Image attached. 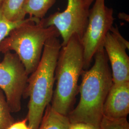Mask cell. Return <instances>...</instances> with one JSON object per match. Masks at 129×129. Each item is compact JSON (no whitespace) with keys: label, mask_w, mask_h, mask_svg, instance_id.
Instances as JSON below:
<instances>
[{"label":"cell","mask_w":129,"mask_h":129,"mask_svg":"<svg viewBox=\"0 0 129 129\" xmlns=\"http://www.w3.org/2000/svg\"><path fill=\"white\" fill-rule=\"evenodd\" d=\"M129 113V81L113 83L103 108V115L109 118H127Z\"/></svg>","instance_id":"obj_9"},{"label":"cell","mask_w":129,"mask_h":129,"mask_svg":"<svg viewBox=\"0 0 129 129\" xmlns=\"http://www.w3.org/2000/svg\"><path fill=\"white\" fill-rule=\"evenodd\" d=\"M68 129H100L84 122L70 123Z\"/></svg>","instance_id":"obj_17"},{"label":"cell","mask_w":129,"mask_h":129,"mask_svg":"<svg viewBox=\"0 0 129 129\" xmlns=\"http://www.w3.org/2000/svg\"><path fill=\"white\" fill-rule=\"evenodd\" d=\"M113 10L105 0H95L89 10L88 22L81 41L83 48L84 69L89 68L97 51L103 48L106 36L112 27Z\"/></svg>","instance_id":"obj_5"},{"label":"cell","mask_w":129,"mask_h":129,"mask_svg":"<svg viewBox=\"0 0 129 129\" xmlns=\"http://www.w3.org/2000/svg\"><path fill=\"white\" fill-rule=\"evenodd\" d=\"M51 37L45 44L37 69L28 77L23 98H29L26 116L31 129H38L46 107L51 102L55 81V69L61 43Z\"/></svg>","instance_id":"obj_2"},{"label":"cell","mask_w":129,"mask_h":129,"mask_svg":"<svg viewBox=\"0 0 129 129\" xmlns=\"http://www.w3.org/2000/svg\"><path fill=\"white\" fill-rule=\"evenodd\" d=\"M2 1H3V0H0V5L2 4Z\"/></svg>","instance_id":"obj_18"},{"label":"cell","mask_w":129,"mask_h":129,"mask_svg":"<svg viewBox=\"0 0 129 129\" xmlns=\"http://www.w3.org/2000/svg\"><path fill=\"white\" fill-rule=\"evenodd\" d=\"M40 20L30 17L26 18L0 43V53L14 51L28 75L37 69L46 42L51 37L60 36L55 27H45Z\"/></svg>","instance_id":"obj_4"},{"label":"cell","mask_w":129,"mask_h":129,"mask_svg":"<svg viewBox=\"0 0 129 129\" xmlns=\"http://www.w3.org/2000/svg\"><path fill=\"white\" fill-rule=\"evenodd\" d=\"M129 47V42L112 26L106 36L103 48L111 64L113 83L129 81V57L126 52Z\"/></svg>","instance_id":"obj_8"},{"label":"cell","mask_w":129,"mask_h":129,"mask_svg":"<svg viewBox=\"0 0 129 129\" xmlns=\"http://www.w3.org/2000/svg\"><path fill=\"white\" fill-rule=\"evenodd\" d=\"M95 0H68L67 8L40 20L45 27L53 26L60 34L65 45L74 35L81 38L87 27L90 7Z\"/></svg>","instance_id":"obj_6"},{"label":"cell","mask_w":129,"mask_h":129,"mask_svg":"<svg viewBox=\"0 0 129 129\" xmlns=\"http://www.w3.org/2000/svg\"><path fill=\"white\" fill-rule=\"evenodd\" d=\"M2 90L0 89V129H7L14 121Z\"/></svg>","instance_id":"obj_13"},{"label":"cell","mask_w":129,"mask_h":129,"mask_svg":"<svg viewBox=\"0 0 129 129\" xmlns=\"http://www.w3.org/2000/svg\"><path fill=\"white\" fill-rule=\"evenodd\" d=\"M25 0H3L2 8L5 17L12 22H18L25 19L23 5Z\"/></svg>","instance_id":"obj_12"},{"label":"cell","mask_w":129,"mask_h":129,"mask_svg":"<svg viewBox=\"0 0 129 129\" xmlns=\"http://www.w3.org/2000/svg\"><path fill=\"white\" fill-rule=\"evenodd\" d=\"M70 123L67 116L55 111L49 104L46 107L38 129H68Z\"/></svg>","instance_id":"obj_10"},{"label":"cell","mask_w":129,"mask_h":129,"mask_svg":"<svg viewBox=\"0 0 129 129\" xmlns=\"http://www.w3.org/2000/svg\"><path fill=\"white\" fill-rule=\"evenodd\" d=\"M7 129H31L28 124L27 119L25 118L22 120L14 122Z\"/></svg>","instance_id":"obj_16"},{"label":"cell","mask_w":129,"mask_h":129,"mask_svg":"<svg viewBox=\"0 0 129 129\" xmlns=\"http://www.w3.org/2000/svg\"><path fill=\"white\" fill-rule=\"evenodd\" d=\"M94 57L93 66L82 73V81L78 88L79 103L67 116L70 123L84 122L100 129L104 104L113 80L104 48L97 51Z\"/></svg>","instance_id":"obj_1"},{"label":"cell","mask_w":129,"mask_h":129,"mask_svg":"<svg viewBox=\"0 0 129 129\" xmlns=\"http://www.w3.org/2000/svg\"><path fill=\"white\" fill-rule=\"evenodd\" d=\"M100 129H129V123L127 118H113L103 116Z\"/></svg>","instance_id":"obj_14"},{"label":"cell","mask_w":129,"mask_h":129,"mask_svg":"<svg viewBox=\"0 0 129 129\" xmlns=\"http://www.w3.org/2000/svg\"><path fill=\"white\" fill-rule=\"evenodd\" d=\"M4 55L0 62V88L5 93L11 112H18L29 75L16 53L8 51Z\"/></svg>","instance_id":"obj_7"},{"label":"cell","mask_w":129,"mask_h":129,"mask_svg":"<svg viewBox=\"0 0 129 129\" xmlns=\"http://www.w3.org/2000/svg\"><path fill=\"white\" fill-rule=\"evenodd\" d=\"M84 69L81 38L73 35L61 46L55 69L56 87L51 100L52 108L64 115L69 114L78 91V81Z\"/></svg>","instance_id":"obj_3"},{"label":"cell","mask_w":129,"mask_h":129,"mask_svg":"<svg viewBox=\"0 0 129 129\" xmlns=\"http://www.w3.org/2000/svg\"><path fill=\"white\" fill-rule=\"evenodd\" d=\"M26 19L18 22H12L5 17L3 13L2 5H0V43L8 37L14 28L23 23Z\"/></svg>","instance_id":"obj_15"},{"label":"cell","mask_w":129,"mask_h":129,"mask_svg":"<svg viewBox=\"0 0 129 129\" xmlns=\"http://www.w3.org/2000/svg\"><path fill=\"white\" fill-rule=\"evenodd\" d=\"M56 0H25L23 10L25 14L30 17L42 19L55 4Z\"/></svg>","instance_id":"obj_11"}]
</instances>
